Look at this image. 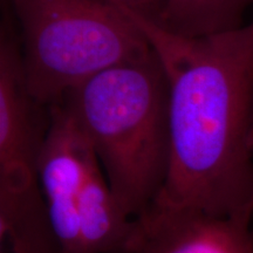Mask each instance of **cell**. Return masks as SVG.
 <instances>
[{
    "label": "cell",
    "mask_w": 253,
    "mask_h": 253,
    "mask_svg": "<svg viewBox=\"0 0 253 253\" xmlns=\"http://www.w3.org/2000/svg\"><path fill=\"white\" fill-rule=\"evenodd\" d=\"M128 253H253V219L155 202L134 218Z\"/></svg>",
    "instance_id": "obj_5"
},
{
    "label": "cell",
    "mask_w": 253,
    "mask_h": 253,
    "mask_svg": "<svg viewBox=\"0 0 253 253\" xmlns=\"http://www.w3.org/2000/svg\"><path fill=\"white\" fill-rule=\"evenodd\" d=\"M250 211H251V213L253 216V199H252V203H251V208H250Z\"/></svg>",
    "instance_id": "obj_9"
},
{
    "label": "cell",
    "mask_w": 253,
    "mask_h": 253,
    "mask_svg": "<svg viewBox=\"0 0 253 253\" xmlns=\"http://www.w3.org/2000/svg\"><path fill=\"white\" fill-rule=\"evenodd\" d=\"M28 87L45 106L107 69L151 54L142 28L109 0H8Z\"/></svg>",
    "instance_id": "obj_3"
},
{
    "label": "cell",
    "mask_w": 253,
    "mask_h": 253,
    "mask_svg": "<svg viewBox=\"0 0 253 253\" xmlns=\"http://www.w3.org/2000/svg\"><path fill=\"white\" fill-rule=\"evenodd\" d=\"M130 17L169 84L170 166L156 202L253 219V20L184 38Z\"/></svg>",
    "instance_id": "obj_1"
},
{
    "label": "cell",
    "mask_w": 253,
    "mask_h": 253,
    "mask_svg": "<svg viewBox=\"0 0 253 253\" xmlns=\"http://www.w3.org/2000/svg\"><path fill=\"white\" fill-rule=\"evenodd\" d=\"M128 13L140 17L150 23H156L161 0H109Z\"/></svg>",
    "instance_id": "obj_7"
},
{
    "label": "cell",
    "mask_w": 253,
    "mask_h": 253,
    "mask_svg": "<svg viewBox=\"0 0 253 253\" xmlns=\"http://www.w3.org/2000/svg\"><path fill=\"white\" fill-rule=\"evenodd\" d=\"M39 177L59 253H128L134 219L123 212L86 132L50 106Z\"/></svg>",
    "instance_id": "obj_4"
},
{
    "label": "cell",
    "mask_w": 253,
    "mask_h": 253,
    "mask_svg": "<svg viewBox=\"0 0 253 253\" xmlns=\"http://www.w3.org/2000/svg\"><path fill=\"white\" fill-rule=\"evenodd\" d=\"M0 253H7V251H6V249L4 248V246L0 245Z\"/></svg>",
    "instance_id": "obj_8"
},
{
    "label": "cell",
    "mask_w": 253,
    "mask_h": 253,
    "mask_svg": "<svg viewBox=\"0 0 253 253\" xmlns=\"http://www.w3.org/2000/svg\"><path fill=\"white\" fill-rule=\"evenodd\" d=\"M253 0H161L156 24L184 38H203L235 31L248 24Z\"/></svg>",
    "instance_id": "obj_6"
},
{
    "label": "cell",
    "mask_w": 253,
    "mask_h": 253,
    "mask_svg": "<svg viewBox=\"0 0 253 253\" xmlns=\"http://www.w3.org/2000/svg\"><path fill=\"white\" fill-rule=\"evenodd\" d=\"M60 103L93 144L123 212L141 216L160 197L170 166L169 84L154 49L95 75Z\"/></svg>",
    "instance_id": "obj_2"
}]
</instances>
